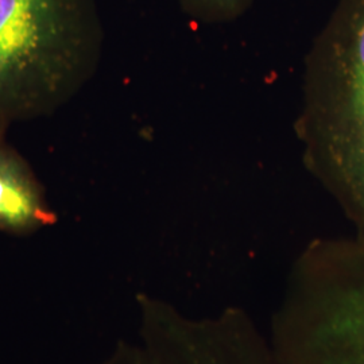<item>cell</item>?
I'll list each match as a JSON object with an SVG mask.
<instances>
[{
	"instance_id": "6da1fadb",
	"label": "cell",
	"mask_w": 364,
	"mask_h": 364,
	"mask_svg": "<svg viewBox=\"0 0 364 364\" xmlns=\"http://www.w3.org/2000/svg\"><path fill=\"white\" fill-rule=\"evenodd\" d=\"M304 166L364 239V0H338L302 69Z\"/></svg>"
},
{
	"instance_id": "7a4b0ae2",
	"label": "cell",
	"mask_w": 364,
	"mask_h": 364,
	"mask_svg": "<svg viewBox=\"0 0 364 364\" xmlns=\"http://www.w3.org/2000/svg\"><path fill=\"white\" fill-rule=\"evenodd\" d=\"M103 42L99 0H0V132L75 100Z\"/></svg>"
},
{
	"instance_id": "3957f363",
	"label": "cell",
	"mask_w": 364,
	"mask_h": 364,
	"mask_svg": "<svg viewBox=\"0 0 364 364\" xmlns=\"http://www.w3.org/2000/svg\"><path fill=\"white\" fill-rule=\"evenodd\" d=\"M270 340L284 364H364V239L317 237L299 252Z\"/></svg>"
},
{
	"instance_id": "277c9868",
	"label": "cell",
	"mask_w": 364,
	"mask_h": 364,
	"mask_svg": "<svg viewBox=\"0 0 364 364\" xmlns=\"http://www.w3.org/2000/svg\"><path fill=\"white\" fill-rule=\"evenodd\" d=\"M103 364H284L270 338L239 306L196 317L161 299L141 308L139 340Z\"/></svg>"
},
{
	"instance_id": "5b68a950",
	"label": "cell",
	"mask_w": 364,
	"mask_h": 364,
	"mask_svg": "<svg viewBox=\"0 0 364 364\" xmlns=\"http://www.w3.org/2000/svg\"><path fill=\"white\" fill-rule=\"evenodd\" d=\"M0 132V231L25 235L52 224L53 212L36 173Z\"/></svg>"
},
{
	"instance_id": "8992f818",
	"label": "cell",
	"mask_w": 364,
	"mask_h": 364,
	"mask_svg": "<svg viewBox=\"0 0 364 364\" xmlns=\"http://www.w3.org/2000/svg\"><path fill=\"white\" fill-rule=\"evenodd\" d=\"M182 13L201 25H224L247 14L254 0H176Z\"/></svg>"
}]
</instances>
